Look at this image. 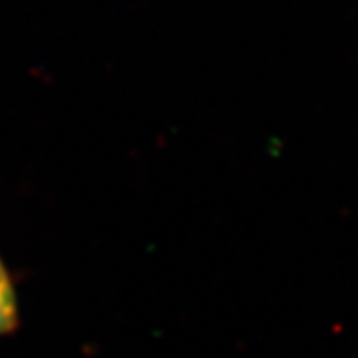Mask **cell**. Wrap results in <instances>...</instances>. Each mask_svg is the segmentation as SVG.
I'll return each instance as SVG.
<instances>
[{
    "instance_id": "obj_1",
    "label": "cell",
    "mask_w": 358,
    "mask_h": 358,
    "mask_svg": "<svg viewBox=\"0 0 358 358\" xmlns=\"http://www.w3.org/2000/svg\"><path fill=\"white\" fill-rule=\"evenodd\" d=\"M20 327V305L13 275L0 255V338L13 334Z\"/></svg>"
}]
</instances>
